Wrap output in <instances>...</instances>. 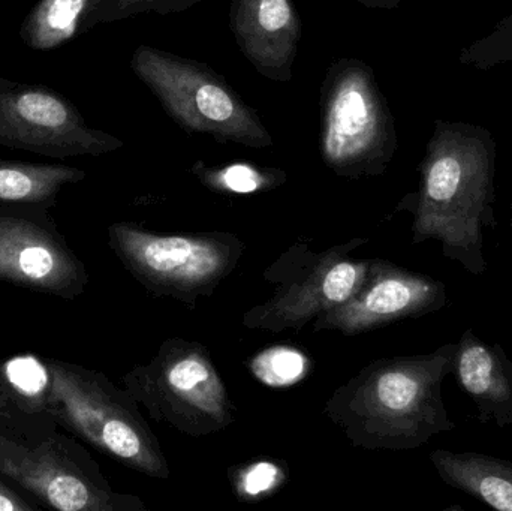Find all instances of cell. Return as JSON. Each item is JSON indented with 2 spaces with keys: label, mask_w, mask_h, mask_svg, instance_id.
Listing matches in <instances>:
<instances>
[{
  "label": "cell",
  "mask_w": 512,
  "mask_h": 511,
  "mask_svg": "<svg viewBox=\"0 0 512 511\" xmlns=\"http://www.w3.org/2000/svg\"><path fill=\"white\" fill-rule=\"evenodd\" d=\"M108 239L126 270L149 293L177 300L189 308L213 296L246 251L236 234L155 233L131 222L111 225Z\"/></svg>",
  "instance_id": "cell-4"
},
{
  "label": "cell",
  "mask_w": 512,
  "mask_h": 511,
  "mask_svg": "<svg viewBox=\"0 0 512 511\" xmlns=\"http://www.w3.org/2000/svg\"><path fill=\"white\" fill-rule=\"evenodd\" d=\"M370 8L393 9L399 6L400 0H358Z\"/></svg>",
  "instance_id": "cell-24"
},
{
  "label": "cell",
  "mask_w": 512,
  "mask_h": 511,
  "mask_svg": "<svg viewBox=\"0 0 512 511\" xmlns=\"http://www.w3.org/2000/svg\"><path fill=\"white\" fill-rule=\"evenodd\" d=\"M99 2L101 0H39L21 24V39L33 50L60 47L86 32Z\"/></svg>",
  "instance_id": "cell-17"
},
{
  "label": "cell",
  "mask_w": 512,
  "mask_h": 511,
  "mask_svg": "<svg viewBox=\"0 0 512 511\" xmlns=\"http://www.w3.org/2000/svg\"><path fill=\"white\" fill-rule=\"evenodd\" d=\"M511 230H512V204H511Z\"/></svg>",
  "instance_id": "cell-25"
},
{
  "label": "cell",
  "mask_w": 512,
  "mask_h": 511,
  "mask_svg": "<svg viewBox=\"0 0 512 511\" xmlns=\"http://www.w3.org/2000/svg\"><path fill=\"white\" fill-rule=\"evenodd\" d=\"M195 2L200 0H101L90 17L87 30L101 23H111V21L122 20L146 11H156L161 14L183 11Z\"/></svg>",
  "instance_id": "cell-21"
},
{
  "label": "cell",
  "mask_w": 512,
  "mask_h": 511,
  "mask_svg": "<svg viewBox=\"0 0 512 511\" xmlns=\"http://www.w3.org/2000/svg\"><path fill=\"white\" fill-rule=\"evenodd\" d=\"M445 305L444 282L384 258H370L369 273L360 290L348 302L319 315L313 330L361 335L406 318L432 314Z\"/></svg>",
  "instance_id": "cell-10"
},
{
  "label": "cell",
  "mask_w": 512,
  "mask_h": 511,
  "mask_svg": "<svg viewBox=\"0 0 512 511\" xmlns=\"http://www.w3.org/2000/svg\"><path fill=\"white\" fill-rule=\"evenodd\" d=\"M430 461L442 482L499 511H512V462L478 452L439 449Z\"/></svg>",
  "instance_id": "cell-15"
},
{
  "label": "cell",
  "mask_w": 512,
  "mask_h": 511,
  "mask_svg": "<svg viewBox=\"0 0 512 511\" xmlns=\"http://www.w3.org/2000/svg\"><path fill=\"white\" fill-rule=\"evenodd\" d=\"M0 146L65 159L104 155L123 143L90 128L60 93L0 77Z\"/></svg>",
  "instance_id": "cell-9"
},
{
  "label": "cell",
  "mask_w": 512,
  "mask_h": 511,
  "mask_svg": "<svg viewBox=\"0 0 512 511\" xmlns=\"http://www.w3.org/2000/svg\"><path fill=\"white\" fill-rule=\"evenodd\" d=\"M47 372L48 404L68 429L137 473L171 476L164 449L128 390L80 366L48 362Z\"/></svg>",
  "instance_id": "cell-3"
},
{
  "label": "cell",
  "mask_w": 512,
  "mask_h": 511,
  "mask_svg": "<svg viewBox=\"0 0 512 511\" xmlns=\"http://www.w3.org/2000/svg\"><path fill=\"white\" fill-rule=\"evenodd\" d=\"M231 29L262 75L280 81L291 78L300 23L289 0H233Z\"/></svg>",
  "instance_id": "cell-13"
},
{
  "label": "cell",
  "mask_w": 512,
  "mask_h": 511,
  "mask_svg": "<svg viewBox=\"0 0 512 511\" xmlns=\"http://www.w3.org/2000/svg\"><path fill=\"white\" fill-rule=\"evenodd\" d=\"M459 60L462 65L472 66L481 71H489L496 66L511 63L512 12L502 18L489 35L463 48L460 51Z\"/></svg>",
  "instance_id": "cell-20"
},
{
  "label": "cell",
  "mask_w": 512,
  "mask_h": 511,
  "mask_svg": "<svg viewBox=\"0 0 512 511\" xmlns=\"http://www.w3.org/2000/svg\"><path fill=\"white\" fill-rule=\"evenodd\" d=\"M33 507L24 503L17 494L0 483V511H32Z\"/></svg>",
  "instance_id": "cell-23"
},
{
  "label": "cell",
  "mask_w": 512,
  "mask_h": 511,
  "mask_svg": "<svg viewBox=\"0 0 512 511\" xmlns=\"http://www.w3.org/2000/svg\"><path fill=\"white\" fill-rule=\"evenodd\" d=\"M495 174L496 143L489 129L436 120L418 191L400 204L412 213V242L435 240L445 258L484 275V230L496 228Z\"/></svg>",
  "instance_id": "cell-1"
},
{
  "label": "cell",
  "mask_w": 512,
  "mask_h": 511,
  "mask_svg": "<svg viewBox=\"0 0 512 511\" xmlns=\"http://www.w3.org/2000/svg\"><path fill=\"white\" fill-rule=\"evenodd\" d=\"M252 374L267 386H289L297 383L309 369L304 354L294 348L274 347L259 353L249 365Z\"/></svg>",
  "instance_id": "cell-19"
},
{
  "label": "cell",
  "mask_w": 512,
  "mask_h": 511,
  "mask_svg": "<svg viewBox=\"0 0 512 511\" xmlns=\"http://www.w3.org/2000/svg\"><path fill=\"white\" fill-rule=\"evenodd\" d=\"M0 473L62 511H147L134 495L117 494L96 468L60 464L44 449L27 450L0 437Z\"/></svg>",
  "instance_id": "cell-12"
},
{
  "label": "cell",
  "mask_w": 512,
  "mask_h": 511,
  "mask_svg": "<svg viewBox=\"0 0 512 511\" xmlns=\"http://www.w3.org/2000/svg\"><path fill=\"white\" fill-rule=\"evenodd\" d=\"M282 482V471L270 462H258L251 467L243 468L242 474L236 477L237 491L240 497L256 498L277 488Z\"/></svg>",
  "instance_id": "cell-22"
},
{
  "label": "cell",
  "mask_w": 512,
  "mask_h": 511,
  "mask_svg": "<svg viewBox=\"0 0 512 511\" xmlns=\"http://www.w3.org/2000/svg\"><path fill=\"white\" fill-rule=\"evenodd\" d=\"M132 68L165 111L188 131L248 147L273 144L255 111L206 65L140 47L132 57Z\"/></svg>",
  "instance_id": "cell-8"
},
{
  "label": "cell",
  "mask_w": 512,
  "mask_h": 511,
  "mask_svg": "<svg viewBox=\"0 0 512 511\" xmlns=\"http://www.w3.org/2000/svg\"><path fill=\"white\" fill-rule=\"evenodd\" d=\"M204 185L218 191L234 192V194H252L280 185L285 179L279 171H262L251 165L234 164L222 170H197Z\"/></svg>",
  "instance_id": "cell-18"
},
{
  "label": "cell",
  "mask_w": 512,
  "mask_h": 511,
  "mask_svg": "<svg viewBox=\"0 0 512 511\" xmlns=\"http://www.w3.org/2000/svg\"><path fill=\"white\" fill-rule=\"evenodd\" d=\"M457 342L432 353L384 357L334 390L324 414L352 447L408 452L456 429L442 386L453 374Z\"/></svg>",
  "instance_id": "cell-2"
},
{
  "label": "cell",
  "mask_w": 512,
  "mask_h": 511,
  "mask_svg": "<svg viewBox=\"0 0 512 511\" xmlns=\"http://www.w3.org/2000/svg\"><path fill=\"white\" fill-rule=\"evenodd\" d=\"M453 374L480 422L512 425V362L501 344L483 341L466 329L457 342Z\"/></svg>",
  "instance_id": "cell-14"
},
{
  "label": "cell",
  "mask_w": 512,
  "mask_h": 511,
  "mask_svg": "<svg viewBox=\"0 0 512 511\" xmlns=\"http://www.w3.org/2000/svg\"><path fill=\"white\" fill-rule=\"evenodd\" d=\"M396 149L393 116L372 71L357 60L334 65L322 93L325 164L349 179L379 176Z\"/></svg>",
  "instance_id": "cell-7"
},
{
  "label": "cell",
  "mask_w": 512,
  "mask_h": 511,
  "mask_svg": "<svg viewBox=\"0 0 512 511\" xmlns=\"http://www.w3.org/2000/svg\"><path fill=\"white\" fill-rule=\"evenodd\" d=\"M27 206L0 207V282L65 299L83 294L84 264L65 240L23 213Z\"/></svg>",
  "instance_id": "cell-11"
},
{
  "label": "cell",
  "mask_w": 512,
  "mask_h": 511,
  "mask_svg": "<svg viewBox=\"0 0 512 511\" xmlns=\"http://www.w3.org/2000/svg\"><path fill=\"white\" fill-rule=\"evenodd\" d=\"M86 177L80 168L0 159V207H48L63 186Z\"/></svg>",
  "instance_id": "cell-16"
},
{
  "label": "cell",
  "mask_w": 512,
  "mask_h": 511,
  "mask_svg": "<svg viewBox=\"0 0 512 511\" xmlns=\"http://www.w3.org/2000/svg\"><path fill=\"white\" fill-rule=\"evenodd\" d=\"M367 243L369 239L355 237L322 252L310 251L304 242L289 246L264 272L274 293L243 315V326L262 332L298 333L319 315L348 302L366 281L370 263L355 260L351 254Z\"/></svg>",
  "instance_id": "cell-6"
},
{
  "label": "cell",
  "mask_w": 512,
  "mask_h": 511,
  "mask_svg": "<svg viewBox=\"0 0 512 511\" xmlns=\"http://www.w3.org/2000/svg\"><path fill=\"white\" fill-rule=\"evenodd\" d=\"M122 381L150 419L188 437H209L236 422L224 380L201 342L167 339L149 363L135 366Z\"/></svg>",
  "instance_id": "cell-5"
}]
</instances>
